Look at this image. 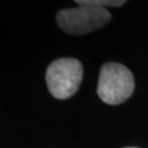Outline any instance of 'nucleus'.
I'll return each mask as SVG.
<instances>
[{
  "mask_svg": "<svg viewBox=\"0 0 148 148\" xmlns=\"http://www.w3.org/2000/svg\"><path fill=\"white\" fill-rule=\"evenodd\" d=\"M134 88V76L124 65L106 63L101 67L97 92L104 103L121 104L133 95Z\"/></svg>",
  "mask_w": 148,
  "mask_h": 148,
  "instance_id": "f257e3e1",
  "label": "nucleus"
},
{
  "mask_svg": "<svg viewBox=\"0 0 148 148\" xmlns=\"http://www.w3.org/2000/svg\"><path fill=\"white\" fill-rule=\"evenodd\" d=\"M82 77L84 68L78 59H56L46 70L48 91L56 99H68L77 92Z\"/></svg>",
  "mask_w": 148,
  "mask_h": 148,
  "instance_id": "f03ea898",
  "label": "nucleus"
},
{
  "mask_svg": "<svg viewBox=\"0 0 148 148\" xmlns=\"http://www.w3.org/2000/svg\"><path fill=\"white\" fill-rule=\"evenodd\" d=\"M112 16L106 8L79 5L63 9L57 12L56 21L59 27L68 34L81 35L104 27L111 21Z\"/></svg>",
  "mask_w": 148,
  "mask_h": 148,
  "instance_id": "7ed1b4c3",
  "label": "nucleus"
},
{
  "mask_svg": "<svg viewBox=\"0 0 148 148\" xmlns=\"http://www.w3.org/2000/svg\"><path fill=\"white\" fill-rule=\"evenodd\" d=\"M126 0H75L80 5H92V7H121Z\"/></svg>",
  "mask_w": 148,
  "mask_h": 148,
  "instance_id": "20e7f679",
  "label": "nucleus"
},
{
  "mask_svg": "<svg viewBox=\"0 0 148 148\" xmlns=\"http://www.w3.org/2000/svg\"><path fill=\"white\" fill-rule=\"evenodd\" d=\"M126 148H136V147H126Z\"/></svg>",
  "mask_w": 148,
  "mask_h": 148,
  "instance_id": "39448f33",
  "label": "nucleus"
}]
</instances>
